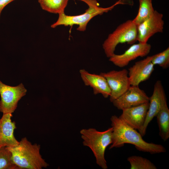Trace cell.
<instances>
[{
  "instance_id": "obj_21",
  "label": "cell",
  "mask_w": 169,
  "mask_h": 169,
  "mask_svg": "<svg viewBox=\"0 0 169 169\" xmlns=\"http://www.w3.org/2000/svg\"><path fill=\"white\" fill-rule=\"evenodd\" d=\"M151 62L154 65H158L164 69L169 66V47L159 53L151 56Z\"/></svg>"
},
{
  "instance_id": "obj_13",
  "label": "cell",
  "mask_w": 169,
  "mask_h": 169,
  "mask_svg": "<svg viewBox=\"0 0 169 169\" xmlns=\"http://www.w3.org/2000/svg\"><path fill=\"white\" fill-rule=\"evenodd\" d=\"M149 106V102L124 109L119 117L127 125L139 132L145 122Z\"/></svg>"
},
{
  "instance_id": "obj_17",
  "label": "cell",
  "mask_w": 169,
  "mask_h": 169,
  "mask_svg": "<svg viewBox=\"0 0 169 169\" xmlns=\"http://www.w3.org/2000/svg\"><path fill=\"white\" fill-rule=\"evenodd\" d=\"M139 6L138 13L132 20L137 25L150 17L154 13L152 0H139Z\"/></svg>"
},
{
  "instance_id": "obj_19",
  "label": "cell",
  "mask_w": 169,
  "mask_h": 169,
  "mask_svg": "<svg viewBox=\"0 0 169 169\" xmlns=\"http://www.w3.org/2000/svg\"><path fill=\"white\" fill-rule=\"evenodd\" d=\"M131 169H156V166L147 158L139 156H132L127 158Z\"/></svg>"
},
{
  "instance_id": "obj_4",
  "label": "cell",
  "mask_w": 169,
  "mask_h": 169,
  "mask_svg": "<svg viewBox=\"0 0 169 169\" xmlns=\"http://www.w3.org/2000/svg\"><path fill=\"white\" fill-rule=\"evenodd\" d=\"M80 0L85 2L89 6L84 13L75 16L66 15L64 12L59 13L58 20L51 25V27L54 28L61 25L72 26L74 25H77L79 27L77 28V30L84 31L86 29L88 23L94 17L107 12L119 4H125L124 0H119L113 5L108 8H103L99 6L98 2L99 0Z\"/></svg>"
},
{
  "instance_id": "obj_1",
  "label": "cell",
  "mask_w": 169,
  "mask_h": 169,
  "mask_svg": "<svg viewBox=\"0 0 169 169\" xmlns=\"http://www.w3.org/2000/svg\"><path fill=\"white\" fill-rule=\"evenodd\" d=\"M110 120L113 130L112 142L109 149L120 147L127 143L134 145L138 151L151 154L166 152L165 147L162 145L146 142L139 132L116 115H112Z\"/></svg>"
},
{
  "instance_id": "obj_6",
  "label": "cell",
  "mask_w": 169,
  "mask_h": 169,
  "mask_svg": "<svg viewBox=\"0 0 169 169\" xmlns=\"http://www.w3.org/2000/svg\"><path fill=\"white\" fill-rule=\"evenodd\" d=\"M26 92L22 83L12 86L0 80V111L3 114L13 113L17 108L18 102L26 95Z\"/></svg>"
},
{
  "instance_id": "obj_7",
  "label": "cell",
  "mask_w": 169,
  "mask_h": 169,
  "mask_svg": "<svg viewBox=\"0 0 169 169\" xmlns=\"http://www.w3.org/2000/svg\"><path fill=\"white\" fill-rule=\"evenodd\" d=\"M106 79L111 90L110 100L112 102L124 93L131 86L126 69L117 71L112 70L107 72L100 73Z\"/></svg>"
},
{
  "instance_id": "obj_5",
  "label": "cell",
  "mask_w": 169,
  "mask_h": 169,
  "mask_svg": "<svg viewBox=\"0 0 169 169\" xmlns=\"http://www.w3.org/2000/svg\"><path fill=\"white\" fill-rule=\"evenodd\" d=\"M137 25L132 20H128L120 24L110 34L102 44L107 57L114 55L116 47L120 43L133 44L137 41Z\"/></svg>"
},
{
  "instance_id": "obj_14",
  "label": "cell",
  "mask_w": 169,
  "mask_h": 169,
  "mask_svg": "<svg viewBox=\"0 0 169 169\" xmlns=\"http://www.w3.org/2000/svg\"><path fill=\"white\" fill-rule=\"evenodd\" d=\"M81 78L86 86L93 89L95 95L100 94L105 98L110 96L111 90L106 79L100 74H91L84 69L79 70Z\"/></svg>"
},
{
  "instance_id": "obj_15",
  "label": "cell",
  "mask_w": 169,
  "mask_h": 169,
  "mask_svg": "<svg viewBox=\"0 0 169 169\" xmlns=\"http://www.w3.org/2000/svg\"><path fill=\"white\" fill-rule=\"evenodd\" d=\"M11 113L3 114L0 119V147L15 146L19 142L14 136L15 123L12 121Z\"/></svg>"
},
{
  "instance_id": "obj_3",
  "label": "cell",
  "mask_w": 169,
  "mask_h": 169,
  "mask_svg": "<svg viewBox=\"0 0 169 169\" xmlns=\"http://www.w3.org/2000/svg\"><path fill=\"white\" fill-rule=\"evenodd\" d=\"M112 128L100 131L94 128L84 129L80 131L84 146L89 147L95 158L97 164L103 169L108 166L105 154L107 147L112 142Z\"/></svg>"
},
{
  "instance_id": "obj_9",
  "label": "cell",
  "mask_w": 169,
  "mask_h": 169,
  "mask_svg": "<svg viewBox=\"0 0 169 169\" xmlns=\"http://www.w3.org/2000/svg\"><path fill=\"white\" fill-rule=\"evenodd\" d=\"M149 99L138 86L131 85L124 93L112 102L117 109L123 110L149 102Z\"/></svg>"
},
{
  "instance_id": "obj_22",
  "label": "cell",
  "mask_w": 169,
  "mask_h": 169,
  "mask_svg": "<svg viewBox=\"0 0 169 169\" xmlns=\"http://www.w3.org/2000/svg\"><path fill=\"white\" fill-rule=\"evenodd\" d=\"M15 0H0V18L2 12L4 8L8 4Z\"/></svg>"
},
{
  "instance_id": "obj_16",
  "label": "cell",
  "mask_w": 169,
  "mask_h": 169,
  "mask_svg": "<svg viewBox=\"0 0 169 169\" xmlns=\"http://www.w3.org/2000/svg\"><path fill=\"white\" fill-rule=\"evenodd\" d=\"M156 116L159 129V135L164 141L169 138V109L166 100L164 102Z\"/></svg>"
},
{
  "instance_id": "obj_12",
  "label": "cell",
  "mask_w": 169,
  "mask_h": 169,
  "mask_svg": "<svg viewBox=\"0 0 169 169\" xmlns=\"http://www.w3.org/2000/svg\"><path fill=\"white\" fill-rule=\"evenodd\" d=\"M151 56L136 62L128 69V75L131 85L139 86L142 82L148 80L154 70L151 62Z\"/></svg>"
},
{
  "instance_id": "obj_2",
  "label": "cell",
  "mask_w": 169,
  "mask_h": 169,
  "mask_svg": "<svg viewBox=\"0 0 169 169\" xmlns=\"http://www.w3.org/2000/svg\"><path fill=\"white\" fill-rule=\"evenodd\" d=\"M7 147L19 169H41L49 166L40 153V145L32 144L26 137L22 138L17 145Z\"/></svg>"
},
{
  "instance_id": "obj_8",
  "label": "cell",
  "mask_w": 169,
  "mask_h": 169,
  "mask_svg": "<svg viewBox=\"0 0 169 169\" xmlns=\"http://www.w3.org/2000/svg\"><path fill=\"white\" fill-rule=\"evenodd\" d=\"M163 17L162 13L155 10L150 17L137 25V41L141 43H147L149 38L154 34L163 32Z\"/></svg>"
},
{
  "instance_id": "obj_18",
  "label": "cell",
  "mask_w": 169,
  "mask_h": 169,
  "mask_svg": "<svg viewBox=\"0 0 169 169\" xmlns=\"http://www.w3.org/2000/svg\"><path fill=\"white\" fill-rule=\"evenodd\" d=\"M68 1L69 0H38L42 9L55 14L64 12Z\"/></svg>"
},
{
  "instance_id": "obj_20",
  "label": "cell",
  "mask_w": 169,
  "mask_h": 169,
  "mask_svg": "<svg viewBox=\"0 0 169 169\" xmlns=\"http://www.w3.org/2000/svg\"><path fill=\"white\" fill-rule=\"evenodd\" d=\"M0 169H19L13 162L11 153L7 147H0Z\"/></svg>"
},
{
  "instance_id": "obj_10",
  "label": "cell",
  "mask_w": 169,
  "mask_h": 169,
  "mask_svg": "<svg viewBox=\"0 0 169 169\" xmlns=\"http://www.w3.org/2000/svg\"><path fill=\"white\" fill-rule=\"evenodd\" d=\"M166 100V98L163 85L161 81L158 80L154 84L152 94L149 97V106L145 122L139 131L142 136L146 134L149 124L156 116Z\"/></svg>"
},
{
  "instance_id": "obj_11",
  "label": "cell",
  "mask_w": 169,
  "mask_h": 169,
  "mask_svg": "<svg viewBox=\"0 0 169 169\" xmlns=\"http://www.w3.org/2000/svg\"><path fill=\"white\" fill-rule=\"evenodd\" d=\"M151 48V44L147 43L134 44L123 54H114L109 58V60L116 66L122 68L139 57H144L147 55L150 52Z\"/></svg>"
}]
</instances>
